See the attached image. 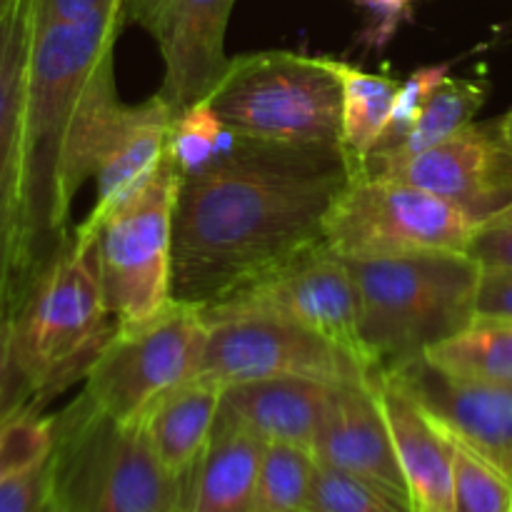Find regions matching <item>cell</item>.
<instances>
[{
	"label": "cell",
	"mask_w": 512,
	"mask_h": 512,
	"mask_svg": "<svg viewBox=\"0 0 512 512\" xmlns=\"http://www.w3.org/2000/svg\"><path fill=\"white\" fill-rule=\"evenodd\" d=\"M155 5H158V0H128V20L145 25L150 13L155 10Z\"/></svg>",
	"instance_id": "8d00e7d4"
},
{
	"label": "cell",
	"mask_w": 512,
	"mask_h": 512,
	"mask_svg": "<svg viewBox=\"0 0 512 512\" xmlns=\"http://www.w3.org/2000/svg\"><path fill=\"white\" fill-rule=\"evenodd\" d=\"M370 380L333 390L315 435L313 455L320 465L370 480L410 503L388 423Z\"/></svg>",
	"instance_id": "e0dca14e"
},
{
	"label": "cell",
	"mask_w": 512,
	"mask_h": 512,
	"mask_svg": "<svg viewBox=\"0 0 512 512\" xmlns=\"http://www.w3.org/2000/svg\"><path fill=\"white\" fill-rule=\"evenodd\" d=\"M305 512H413L408 500L343 470L315 468Z\"/></svg>",
	"instance_id": "83f0119b"
},
{
	"label": "cell",
	"mask_w": 512,
	"mask_h": 512,
	"mask_svg": "<svg viewBox=\"0 0 512 512\" xmlns=\"http://www.w3.org/2000/svg\"><path fill=\"white\" fill-rule=\"evenodd\" d=\"M225 388L195 375L148 410L143 418L145 438L170 475L193 480L200 458L218 425Z\"/></svg>",
	"instance_id": "ffe728a7"
},
{
	"label": "cell",
	"mask_w": 512,
	"mask_h": 512,
	"mask_svg": "<svg viewBox=\"0 0 512 512\" xmlns=\"http://www.w3.org/2000/svg\"><path fill=\"white\" fill-rule=\"evenodd\" d=\"M173 118L175 110L160 95L115 108L95 150L90 175L95 178V205L83 225H78L80 230L98 233V225L153 178L168 155Z\"/></svg>",
	"instance_id": "2e32d148"
},
{
	"label": "cell",
	"mask_w": 512,
	"mask_h": 512,
	"mask_svg": "<svg viewBox=\"0 0 512 512\" xmlns=\"http://www.w3.org/2000/svg\"><path fill=\"white\" fill-rule=\"evenodd\" d=\"M205 343L198 305L173 300L148 323L115 330L85 375V400L115 423L140 425L158 400L200 373Z\"/></svg>",
	"instance_id": "9c48e42d"
},
{
	"label": "cell",
	"mask_w": 512,
	"mask_h": 512,
	"mask_svg": "<svg viewBox=\"0 0 512 512\" xmlns=\"http://www.w3.org/2000/svg\"><path fill=\"white\" fill-rule=\"evenodd\" d=\"M35 0H15L0 18V303H20V190H23V100Z\"/></svg>",
	"instance_id": "4fadbf2b"
},
{
	"label": "cell",
	"mask_w": 512,
	"mask_h": 512,
	"mask_svg": "<svg viewBox=\"0 0 512 512\" xmlns=\"http://www.w3.org/2000/svg\"><path fill=\"white\" fill-rule=\"evenodd\" d=\"M475 315L512 320V270H483L480 273Z\"/></svg>",
	"instance_id": "e575fe53"
},
{
	"label": "cell",
	"mask_w": 512,
	"mask_h": 512,
	"mask_svg": "<svg viewBox=\"0 0 512 512\" xmlns=\"http://www.w3.org/2000/svg\"><path fill=\"white\" fill-rule=\"evenodd\" d=\"M118 325L100 280L98 233L75 230L13 313V358L33 403L85 378Z\"/></svg>",
	"instance_id": "277c9868"
},
{
	"label": "cell",
	"mask_w": 512,
	"mask_h": 512,
	"mask_svg": "<svg viewBox=\"0 0 512 512\" xmlns=\"http://www.w3.org/2000/svg\"><path fill=\"white\" fill-rule=\"evenodd\" d=\"M25 400L30 398L20 383L13 358V313L0 303V415Z\"/></svg>",
	"instance_id": "d6a6232c"
},
{
	"label": "cell",
	"mask_w": 512,
	"mask_h": 512,
	"mask_svg": "<svg viewBox=\"0 0 512 512\" xmlns=\"http://www.w3.org/2000/svg\"><path fill=\"white\" fill-rule=\"evenodd\" d=\"M235 138L238 133H233L215 113L210 100L203 98L175 113L173 125H170L168 155L183 178V175L208 168L220 153H225L235 143Z\"/></svg>",
	"instance_id": "484cf974"
},
{
	"label": "cell",
	"mask_w": 512,
	"mask_h": 512,
	"mask_svg": "<svg viewBox=\"0 0 512 512\" xmlns=\"http://www.w3.org/2000/svg\"><path fill=\"white\" fill-rule=\"evenodd\" d=\"M198 375L223 388L268 378H305L345 388L368 383L375 373L323 335L285 320L243 315L208 323Z\"/></svg>",
	"instance_id": "8fae6325"
},
{
	"label": "cell",
	"mask_w": 512,
	"mask_h": 512,
	"mask_svg": "<svg viewBox=\"0 0 512 512\" xmlns=\"http://www.w3.org/2000/svg\"><path fill=\"white\" fill-rule=\"evenodd\" d=\"M490 223H512V205H510L508 210H503V213H500L498 218L490 220Z\"/></svg>",
	"instance_id": "f35d334b"
},
{
	"label": "cell",
	"mask_w": 512,
	"mask_h": 512,
	"mask_svg": "<svg viewBox=\"0 0 512 512\" xmlns=\"http://www.w3.org/2000/svg\"><path fill=\"white\" fill-rule=\"evenodd\" d=\"M128 0L83 20L35 23L23 100L20 300L70 240V210L120 105L113 50Z\"/></svg>",
	"instance_id": "7a4b0ae2"
},
{
	"label": "cell",
	"mask_w": 512,
	"mask_h": 512,
	"mask_svg": "<svg viewBox=\"0 0 512 512\" xmlns=\"http://www.w3.org/2000/svg\"><path fill=\"white\" fill-rule=\"evenodd\" d=\"M423 358L453 378L512 388V320L473 315L465 328L425 350Z\"/></svg>",
	"instance_id": "7402d4cb"
},
{
	"label": "cell",
	"mask_w": 512,
	"mask_h": 512,
	"mask_svg": "<svg viewBox=\"0 0 512 512\" xmlns=\"http://www.w3.org/2000/svg\"><path fill=\"white\" fill-rule=\"evenodd\" d=\"M353 175L343 145L235 138L183 175L173 223V300L208 305L325 245V220Z\"/></svg>",
	"instance_id": "6da1fadb"
},
{
	"label": "cell",
	"mask_w": 512,
	"mask_h": 512,
	"mask_svg": "<svg viewBox=\"0 0 512 512\" xmlns=\"http://www.w3.org/2000/svg\"><path fill=\"white\" fill-rule=\"evenodd\" d=\"M413 0H363L368 10V28L363 30V40L370 48H383L408 15Z\"/></svg>",
	"instance_id": "836d02e7"
},
{
	"label": "cell",
	"mask_w": 512,
	"mask_h": 512,
	"mask_svg": "<svg viewBox=\"0 0 512 512\" xmlns=\"http://www.w3.org/2000/svg\"><path fill=\"white\" fill-rule=\"evenodd\" d=\"M485 95H488V88L480 80L453 78L450 75L435 90L433 98L428 100V105L420 113V118L408 130V135L395 148L368 155L365 160H403L413 158V155L423 153V150L435 148L443 140L453 138L455 133L473 125L475 113L483 108Z\"/></svg>",
	"instance_id": "cb8c5ba5"
},
{
	"label": "cell",
	"mask_w": 512,
	"mask_h": 512,
	"mask_svg": "<svg viewBox=\"0 0 512 512\" xmlns=\"http://www.w3.org/2000/svg\"><path fill=\"white\" fill-rule=\"evenodd\" d=\"M380 373L403 385L448 438L488 460L512 483V388L453 378L425 358Z\"/></svg>",
	"instance_id": "5bb4252c"
},
{
	"label": "cell",
	"mask_w": 512,
	"mask_h": 512,
	"mask_svg": "<svg viewBox=\"0 0 512 512\" xmlns=\"http://www.w3.org/2000/svg\"><path fill=\"white\" fill-rule=\"evenodd\" d=\"M0 512H53L50 453L0 485Z\"/></svg>",
	"instance_id": "4dcf8cb0"
},
{
	"label": "cell",
	"mask_w": 512,
	"mask_h": 512,
	"mask_svg": "<svg viewBox=\"0 0 512 512\" xmlns=\"http://www.w3.org/2000/svg\"><path fill=\"white\" fill-rule=\"evenodd\" d=\"M118 0H35V23H65L83 20Z\"/></svg>",
	"instance_id": "d590c367"
},
{
	"label": "cell",
	"mask_w": 512,
	"mask_h": 512,
	"mask_svg": "<svg viewBox=\"0 0 512 512\" xmlns=\"http://www.w3.org/2000/svg\"><path fill=\"white\" fill-rule=\"evenodd\" d=\"M208 100L240 138L343 145V93L318 55L265 50L230 58Z\"/></svg>",
	"instance_id": "8992f818"
},
{
	"label": "cell",
	"mask_w": 512,
	"mask_h": 512,
	"mask_svg": "<svg viewBox=\"0 0 512 512\" xmlns=\"http://www.w3.org/2000/svg\"><path fill=\"white\" fill-rule=\"evenodd\" d=\"M450 78V65H425V68H418L415 73L408 75L405 83H400L398 98H395L393 115H390V123L385 128L383 138L375 145L373 153H383V150L395 148L400 140L408 135V130L413 128L415 120L420 118L423 108L428 105V100L433 98L435 90Z\"/></svg>",
	"instance_id": "f546056e"
},
{
	"label": "cell",
	"mask_w": 512,
	"mask_h": 512,
	"mask_svg": "<svg viewBox=\"0 0 512 512\" xmlns=\"http://www.w3.org/2000/svg\"><path fill=\"white\" fill-rule=\"evenodd\" d=\"M53 438V415L40 413L33 400L0 415V485L40 463L53 450Z\"/></svg>",
	"instance_id": "4316f807"
},
{
	"label": "cell",
	"mask_w": 512,
	"mask_h": 512,
	"mask_svg": "<svg viewBox=\"0 0 512 512\" xmlns=\"http://www.w3.org/2000/svg\"><path fill=\"white\" fill-rule=\"evenodd\" d=\"M265 443L218 418L193 478L190 512H258V475Z\"/></svg>",
	"instance_id": "44dd1931"
},
{
	"label": "cell",
	"mask_w": 512,
	"mask_h": 512,
	"mask_svg": "<svg viewBox=\"0 0 512 512\" xmlns=\"http://www.w3.org/2000/svg\"><path fill=\"white\" fill-rule=\"evenodd\" d=\"M53 420V512H190L193 480L163 468L143 425L115 423L83 393Z\"/></svg>",
	"instance_id": "5b68a950"
},
{
	"label": "cell",
	"mask_w": 512,
	"mask_h": 512,
	"mask_svg": "<svg viewBox=\"0 0 512 512\" xmlns=\"http://www.w3.org/2000/svg\"><path fill=\"white\" fill-rule=\"evenodd\" d=\"M468 255L483 270H512V223L480 225Z\"/></svg>",
	"instance_id": "1f68e13d"
},
{
	"label": "cell",
	"mask_w": 512,
	"mask_h": 512,
	"mask_svg": "<svg viewBox=\"0 0 512 512\" xmlns=\"http://www.w3.org/2000/svg\"><path fill=\"white\" fill-rule=\"evenodd\" d=\"M353 173L385 175L428 190L478 225L512 205V145L500 123H473L435 148L403 160H363Z\"/></svg>",
	"instance_id": "7c38bea8"
},
{
	"label": "cell",
	"mask_w": 512,
	"mask_h": 512,
	"mask_svg": "<svg viewBox=\"0 0 512 512\" xmlns=\"http://www.w3.org/2000/svg\"><path fill=\"white\" fill-rule=\"evenodd\" d=\"M13 3H15V0H0V18H3V15L8 13V8H10V5H13Z\"/></svg>",
	"instance_id": "ab89813d"
},
{
	"label": "cell",
	"mask_w": 512,
	"mask_h": 512,
	"mask_svg": "<svg viewBox=\"0 0 512 512\" xmlns=\"http://www.w3.org/2000/svg\"><path fill=\"white\" fill-rule=\"evenodd\" d=\"M333 385L305 378H268L228 385L218 418L240 425L263 443L313 450Z\"/></svg>",
	"instance_id": "d6986e66"
},
{
	"label": "cell",
	"mask_w": 512,
	"mask_h": 512,
	"mask_svg": "<svg viewBox=\"0 0 512 512\" xmlns=\"http://www.w3.org/2000/svg\"><path fill=\"white\" fill-rule=\"evenodd\" d=\"M480 225L398 178L353 173L325 220V245L345 260L468 253Z\"/></svg>",
	"instance_id": "52a82bcc"
},
{
	"label": "cell",
	"mask_w": 512,
	"mask_h": 512,
	"mask_svg": "<svg viewBox=\"0 0 512 512\" xmlns=\"http://www.w3.org/2000/svg\"><path fill=\"white\" fill-rule=\"evenodd\" d=\"M200 313L205 323L243 315L285 320L323 335L370 368L360 343L358 290L353 273L348 260L335 255L328 245L290 260L283 268L240 288L230 298L200 308Z\"/></svg>",
	"instance_id": "30bf717a"
},
{
	"label": "cell",
	"mask_w": 512,
	"mask_h": 512,
	"mask_svg": "<svg viewBox=\"0 0 512 512\" xmlns=\"http://www.w3.org/2000/svg\"><path fill=\"white\" fill-rule=\"evenodd\" d=\"M498 123H500V133H503V138L512 145V110L503 120H498Z\"/></svg>",
	"instance_id": "74e56055"
},
{
	"label": "cell",
	"mask_w": 512,
	"mask_h": 512,
	"mask_svg": "<svg viewBox=\"0 0 512 512\" xmlns=\"http://www.w3.org/2000/svg\"><path fill=\"white\" fill-rule=\"evenodd\" d=\"M325 65L333 70L343 93V148L355 170L383 138L400 83L335 58H325Z\"/></svg>",
	"instance_id": "603a6c76"
},
{
	"label": "cell",
	"mask_w": 512,
	"mask_h": 512,
	"mask_svg": "<svg viewBox=\"0 0 512 512\" xmlns=\"http://www.w3.org/2000/svg\"><path fill=\"white\" fill-rule=\"evenodd\" d=\"M313 450L290 443H265L258 475V512H305L313 485Z\"/></svg>",
	"instance_id": "d4e9b609"
},
{
	"label": "cell",
	"mask_w": 512,
	"mask_h": 512,
	"mask_svg": "<svg viewBox=\"0 0 512 512\" xmlns=\"http://www.w3.org/2000/svg\"><path fill=\"white\" fill-rule=\"evenodd\" d=\"M370 368L393 370L473 320L480 268L468 253L348 260Z\"/></svg>",
	"instance_id": "3957f363"
},
{
	"label": "cell",
	"mask_w": 512,
	"mask_h": 512,
	"mask_svg": "<svg viewBox=\"0 0 512 512\" xmlns=\"http://www.w3.org/2000/svg\"><path fill=\"white\" fill-rule=\"evenodd\" d=\"M373 393L388 423L413 512H455L453 443L388 373H375Z\"/></svg>",
	"instance_id": "ac0fdd59"
},
{
	"label": "cell",
	"mask_w": 512,
	"mask_h": 512,
	"mask_svg": "<svg viewBox=\"0 0 512 512\" xmlns=\"http://www.w3.org/2000/svg\"><path fill=\"white\" fill-rule=\"evenodd\" d=\"M235 0H158L143 25L163 55L160 98L175 113L208 98L228 68L225 30Z\"/></svg>",
	"instance_id": "9a60e30c"
},
{
	"label": "cell",
	"mask_w": 512,
	"mask_h": 512,
	"mask_svg": "<svg viewBox=\"0 0 512 512\" xmlns=\"http://www.w3.org/2000/svg\"><path fill=\"white\" fill-rule=\"evenodd\" d=\"M453 443L455 512H512V483L463 443Z\"/></svg>",
	"instance_id": "f1b7e54d"
},
{
	"label": "cell",
	"mask_w": 512,
	"mask_h": 512,
	"mask_svg": "<svg viewBox=\"0 0 512 512\" xmlns=\"http://www.w3.org/2000/svg\"><path fill=\"white\" fill-rule=\"evenodd\" d=\"M180 173L170 155L153 178L98 225L100 280L118 330L138 328L173 303V223Z\"/></svg>",
	"instance_id": "ba28073f"
}]
</instances>
